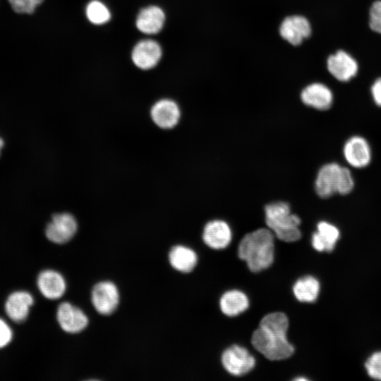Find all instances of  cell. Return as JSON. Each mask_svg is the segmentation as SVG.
Listing matches in <instances>:
<instances>
[{
  "instance_id": "obj_1",
  "label": "cell",
  "mask_w": 381,
  "mask_h": 381,
  "mask_svg": "<svg viewBox=\"0 0 381 381\" xmlns=\"http://www.w3.org/2000/svg\"><path fill=\"white\" fill-rule=\"evenodd\" d=\"M289 327L287 316L281 312L265 315L251 337L253 347L270 361L289 358L294 352V346L286 339Z\"/></svg>"
},
{
  "instance_id": "obj_2",
  "label": "cell",
  "mask_w": 381,
  "mask_h": 381,
  "mask_svg": "<svg viewBox=\"0 0 381 381\" xmlns=\"http://www.w3.org/2000/svg\"><path fill=\"white\" fill-rule=\"evenodd\" d=\"M274 234L270 229L260 228L246 234L238 248V257L249 270L258 272L268 268L274 261Z\"/></svg>"
},
{
  "instance_id": "obj_3",
  "label": "cell",
  "mask_w": 381,
  "mask_h": 381,
  "mask_svg": "<svg viewBox=\"0 0 381 381\" xmlns=\"http://www.w3.org/2000/svg\"><path fill=\"white\" fill-rule=\"evenodd\" d=\"M265 222L274 236L285 242L298 241L301 237L298 228L301 219L298 216L291 213L289 204L275 202L265 207Z\"/></svg>"
},
{
  "instance_id": "obj_4",
  "label": "cell",
  "mask_w": 381,
  "mask_h": 381,
  "mask_svg": "<svg viewBox=\"0 0 381 381\" xmlns=\"http://www.w3.org/2000/svg\"><path fill=\"white\" fill-rule=\"evenodd\" d=\"M222 363L228 373L233 375L241 376L254 368L255 360L246 349L234 344L222 353Z\"/></svg>"
},
{
  "instance_id": "obj_5",
  "label": "cell",
  "mask_w": 381,
  "mask_h": 381,
  "mask_svg": "<svg viewBox=\"0 0 381 381\" xmlns=\"http://www.w3.org/2000/svg\"><path fill=\"white\" fill-rule=\"evenodd\" d=\"M343 156L353 168L363 169L372 160V150L368 140L361 135L349 138L343 146Z\"/></svg>"
},
{
  "instance_id": "obj_6",
  "label": "cell",
  "mask_w": 381,
  "mask_h": 381,
  "mask_svg": "<svg viewBox=\"0 0 381 381\" xmlns=\"http://www.w3.org/2000/svg\"><path fill=\"white\" fill-rule=\"evenodd\" d=\"M328 72L339 82H349L358 72V64L349 52L339 49L327 59Z\"/></svg>"
},
{
  "instance_id": "obj_7",
  "label": "cell",
  "mask_w": 381,
  "mask_h": 381,
  "mask_svg": "<svg viewBox=\"0 0 381 381\" xmlns=\"http://www.w3.org/2000/svg\"><path fill=\"white\" fill-rule=\"evenodd\" d=\"M91 300L94 308L99 314L110 315L116 310L119 305V290L111 282H98L92 290Z\"/></svg>"
},
{
  "instance_id": "obj_8",
  "label": "cell",
  "mask_w": 381,
  "mask_h": 381,
  "mask_svg": "<svg viewBox=\"0 0 381 381\" xmlns=\"http://www.w3.org/2000/svg\"><path fill=\"white\" fill-rule=\"evenodd\" d=\"M77 222L69 213L54 214L45 229V235L48 240L63 244L69 241L76 233Z\"/></svg>"
},
{
  "instance_id": "obj_9",
  "label": "cell",
  "mask_w": 381,
  "mask_h": 381,
  "mask_svg": "<svg viewBox=\"0 0 381 381\" xmlns=\"http://www.w3.org/2000/svg\"><path fill=\"white\" fill-rule=\"evenodd\" d=\"M162 51L159 44L151 39L139 41L133 48L131 59L134 65L144 71L155 67L159 62Z\"/></svg>"
},
{
  "instance_id": "obj_10",
  "label": "cell",
  "mask_w": 381,
  "mask_h": 381,
  "mask_svg": "<svg viewBox=\"0 0 381 381\" xmlns=\"http://www.w3.org/2000/svg\"><path fill=\"white\" fill-rule=\"evenodd\" d=\"M341 169V166L336 162L320 167L315 180V190L320 198L326 199L337 194Z\"/></svg>"
},
{
  "instance_id": "obj_11",
  "label": "cell",
  "mask_w": 381,
  "mask_h": 381,
  "mask_svg": "<svg viewBox=\"0 0 381 381\" xmlns=\"http://www.w3.org/2000/svg\"><path fill=\"white\" fill-rule=\"evenodd\" d=\"M312 32L309 20L302 16H291L284 19L279 27L281 37L294 46L301 44Z\"/></svg>"
},
{
  "instance_id": "obj_12",
  "label": "cell",
  "mask_w": 381,
  "mask_h": 381,
  "mask_svg": "<svg viewBox=\"0 0 381 381\" xmlns=\"http://www.w3.org/2000/svg\"><path fill=\"white\" fill-rule=\"evenodd\" d=\"M56 319L61 329L71 334L82 332L88 325V318L84 312L68 302L59 306Z\"/></svg>"
},
{
  "instance_id": "obj_13",
  "label": "cell",
  "mask_w": 381,
  "mask_h": 381,
  "mask_svg": "<svg viewBox=\"0 0 381 381\" xmlns=\"http://www.w3.org/2000/svg\"><path fill=\"white\" fill-rule=\"evenodd\" d=\"M302 102L311 108L326 111L331 108L334 95L331 89L322 83H313L307 85L301 93Z\"/></svg>"
},
{
  "instance_id": "obj_14",
  "label": "cell",
  "mask_w": 381,
  "mask_h": 381,
  "mask_svg": "<svg viewBox=\"0 0 381 381\" xmlns=\"http://www.w3.org/2000/svg\"><path fill=\"white\" fill-rule=\"evenodd\" d=\"M151 117L157 126L169 129L178 123L181 112L178 104L169 99L157 101L152 107Z\"/></svg>"
},
{
  "instance_id": "obj_15",
  "label": "cell",
  "mask_w": 381,
  "mask_h": 381,
  "mask_svg": "<svg viewBox=\"0 0 381 381\" xmlns=\"http://www.w3.org/2000/svg\"><path fill=\"white\" fill-rule=\"evenodd\" d=\"M165 13L157 6H149L142 8L137 15L135 26L145 35H155L159 32L164 27Z\"/></svg>"
},
{
  "instance_id": "obj_16",
  "label": "cell",
  "mask_w": 381,
  "mask_h": 381,
  "mask_svg": "<svg viewBox=\"0 0 381 381\" xmlns=\"http://www.w3.org/2000/svg\"><path fill=\"white\" fill-rule=\"evenodd\" d=\"M34 303L32 296L25 291L12 293L5 303L6 315L15 322H22L27 318Z\"/></svg>"
},
{
  "instance_id": "obj_17",
  "label": "cell",
  "mask_w": 381,
  "mask_h": 381,
  "mask_svg": "<svg viewBox=\"0 0 381 381\" xmlns=\"http://www.w3.org/2000/svg\"><path fill=\"white\" fill-rule=\"evenodd\" d=\"M37 285L40 293L50 300L61 298L66 289L64 277L59 272L52 270L41 272L37 277Z\"/></svg>"
},
{
  "instance_id": "obj_18",
  "label": "cell",
  "mask_w": 381,
  "mask_h": 381,
  "mask_svg": "<svg viewBox=\"0 0 381 381\" xmlns=\"http://www.w3.org/2000/svg\"><path fill=\"white\" fill-rule=\"evenodd\" d=\"M202 239L205 243L212 248H224L231 240V229L228 224L222 220L210 221L204 227Z\"/></svg>"
},
{
  "instance_id": "obj_19",
  "label": "cell",
  "mask_w": 381,
  "mask_h": 381,
  "mask_svg": "<svg viewBox=\"0 0 381 381\" xmlns=\"http://www.w3.org/2000/svg\"><path fill=\"white\" fill-rule=\"evenodd\" d=\"M340 232L334 224L322 221L317 224V231L312 235V246L318 251L332 252L339 240Z\"/></svg>"
},
{
  "instance_id": "obj_20",
  "label": "cell",
  "mask_w": 381,
  "mask_h": 381,
  "mask_svg": "<svg viewBox=\"0 0 381 381\" xmlns=\"http://www.w3.org/2000/svg\"><path fill=\"white\" fill-rule=\"evenodd\" d=\"M197 255L194 250L184 246L172 247L169 253L170 265L181 272H190L196 265Z\"/></svg>"
},
{
  "instance_id": "obj_21",
  "label": "cell",
  "mask_w": 381,
  "mask_h": 381,
  "mask_svg": "<svg viewBox=\"0 0 381 381\" xmlns=\"http://www.w3.org/2000/svg\"><path fill=\"white\" fill-rule=\"evenodd\" d=\"M247 296L238 290L225 292L221 297L219 306L222 313L230 317L236 316L244 312L248 307Z\"/></svg>"
},
{
  "instance_id": "obj_22",
  "label": "cell",
  "mask_w": 381,
  "mask_h": 381,
  "mask_svg": "<svg viewBox=\"0 0 381 381\" xmlns=\"http://www.w3.org/2000/svg\"><path fill=\"white\" fill-rule=\"evenodd\" d=\"M296 298L301 302H314L320 292V283L313 276H306L298 279L293 286Z\"/></svg>"
},
{
  "instance_id": "obj_23",
  "label": "cell",
  "mask_w": 381,
  "mask_h": 381,
  "mask_svg": "<svg viewBox=\"0 0 381 381\" xmlns=\"http://www.w3.org/2000/svg\"><path fill=\"white\" fill-rule=\"evenodd\" d=\"M85 15L91 23L97 25H104L111 18L109 8L99 0H92L87 4Z\"/></svg>"
},
{
  "instance_id": "obj_24",
  "label": "cell",
  "mask_w": 381,
  "mask_h": 381,
  "mask_svg": "<svg viewBox=\"0 0 381 381\" xmlns=\"http://www.w3.org/2000/svg\"><path fill=\"white\" fill-rule=\"evenodd\" d=\"M354 185L353 176L350 169L341 167L337 194L341 195L349 194L353 190Z\"/></svg>"
},
{
  "instance_id": "obj_25",
  "label": "cell",
  "mask_w": 381,
  "mask_h": 381,
  "mask_svg": "<svg viewBox=\"0 0 381 381\" xmlns=\"http://www.w3.org/2000/svg\"><path fill=\"white\" fill-rule=\"evenodd\" d=\"M365 367L370 377L381 380V351L373 353L366 361Z\"/></svg>"
},
{
  "instance_id": "obj_26",
  "label": "cell",
  "mask_w": 381,
  "mask_h": 381,
  "mask_svg": "<svg viewBox=\"0 0 381 381\" xmlns=\"http://www.w3.org/2000/svg\"><path fill=\"white\" fill-rule=\"evenodd\" d=\"M369 27L381 35V0L374 1L369 9Z\"/></svg>"
},
{
  "instance_id": "obj_27",
  "label": "cell",
  "mask_w": 381,
  "mask_h": 381,
  "mask_svg": "<svg viewBox=\"0 0 381 381\" xmlns=\"http://www.w3.org/2000/svg\"><path fill=\"white\" fill-rule=\"evenodd\" d=\"M44 0H8L13 9L20 13H32Z\"/></svg>"
},
{
  "instance_id": "obj_28",
  "label": "cell",
  "mask_w": 381,
  "mask_h": 381,
  "mask_svg": "<svg viewBox=\"0 0 381 381\" xmlns=\"http://www.w3.org/2000/svg\"><path fill=\"white\" fill-rule=\"evenodd\" d=\"M13 332L6 321L0 318V349L6 346L12 340Z\"/></svg>"
},
{
  "instance_id": "obj_29",
  "label": "cell",
  "mask_w": 381,
  "mask_h": 381,
  "mask_svg": "<svg viewBox=\"0 0 381 381\" xmlns=\"http://www.w3.org/2000/svg\"><path fill=\"white\" fill-rule=\"evenodd\" d=\"M370 93L375 104L381 107V77L377 78L372 84Z\"/></svg>"
},
{
  "instance_id": "obj_30",
  "label": "cell",
  "mask_w": 381,
  "mask_h": 381,
  "mask_svg": "<svg viewBox=\"0 0 381 381\" xmlns=\"http://www.w3.org/2000/svg\"><path fill=\"white\" fill-rule=\"evenodd\" d=\"M4 145V141L3 140L0 138V150L1 149V147H3Z\"/></svg>"
}]
</instances>
